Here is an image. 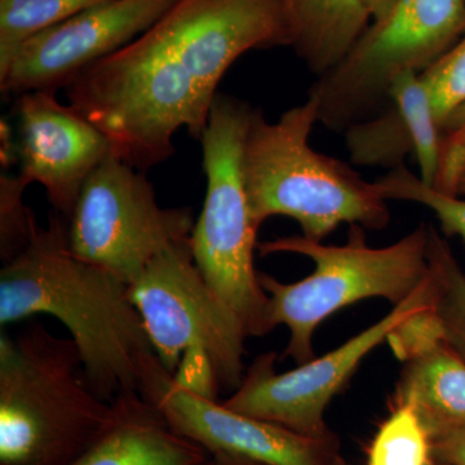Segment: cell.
Here are the masks:
<instances>
[{
    "instance_id": "1",
    "label": "cell",
    "mask_w": 465,
    "mask_h": 465,
    "mask_svg": "<svg viewBox=\"0 0 465 465\" xmlns=\"http://www.w3.org/2000/svg\"><path fill=\"white\" fill-rule=\"evenodd\" d=\"M65 217L52 213L0 271V324L35 314L57 318L72 335L85 381L100 399L145 396L171 375L155 354L130 284L70 249Z\"/></svg>"
},
{
    "instance_id": "2",
    "label": "cell",
    "mask_w": 465,
    "mask_h": 465,
    "mask_svg": "<svg viewBox=\"0 0 465 465\" xmlns=\"http://www.w3.org/2000/svg\"><path fill=\"white\" fill-rule=\"evenodd\" d=\"M115 415L85 381L72 338L42 323L0 335V465H72Z\"/></svg>"
},
{
    "instance_id": "3",
    "label": "cell",
    "mask_w": 465,
    "mask_h": 465,
    "mask_svg": "<svg viewBox=\"0 0 465 465\" xmlns=\"http://www.w3.org/2000/svg\"><path fill=\"white\" fill-rule=\"evenodd\" d=\"M318 104L308 96L277 122L253 109L243 145V174L255 225L273 216L299 223L302 235L323 242L342 224L381 231L391 222L388 201L374 183L341 159L311 146Z\"/></svg>"
},
{
    "instance_id": "4",
    "label": "cell",
    "mask_w": 465,
    "mask_h": 465,
    "mask_svg": "<svg viewBox=\"0 0 465 465\" xmlns=\"http://www.w3.org/2000/svg\"><path fill=\"white\" fill-rule=\"evenodd\" d=\"M428 225L387 247L367 244L365 228L351 225L341 246L309 240L304 235L275 238L258 243L260 255L295 253L313 262V273L295 283H283L259 272V282L269 296L273 329L283 324L290 341L281 360L298 365L313 360V336L320 324L354 302L381 298L399 305L430 278Z\"/></svg>"
},
{
    "instance_id": "5",
    "label": "cell",
    "mask_w": 465,
    "mask_h": 465,
    "mask_svg": "<svg viewBox=\"0 0 465 465\" xmlns=\"http://www.w3.org/2000/svg\"><path fill=\"white\" fill-rule=\"evenodd\" d=\"M64 88L69 105L108 137L113 154L140 171L173 157L180 128L200 140L210 114L192 79L145 34Z\"/></svg>"
},
{
    "instance_id": "6",
    "label": "cell",
    "mask_w": 465,
    "mask_h": 465,
    "mask_svg": "<svg viewBox=\"0 0 465 465\" xmlns=\"http://www.w3.org/2000/svg\"><path fill=\"white\" fill-rule=\"evenodd\" d=\"M253 108L216 94L201 136L206 200L191 235L195 264L240 321L247 338L273 329L269 296L255 269L256 234L243 174V145Z\"/></svg>"
},
{
    "instance_id": "7",
    "label": "cell",
    "mask_w": 465,
    "mask_h": 465,
    "mask_svg": "<svg viewBox=\"0 0 465 465\" xmlns=\"http://www.w3.org/2000/svg\"><path fill=\"white\" fill-rule=\"evenodd\" d=\"M130 289L155 354L177 384L211 400L219 388L240 387L247 335L195 264L191 238L162 251Z\"/></svg>"
},
{
    "instance_id": "8",
    "label": "cell",
    "mask_w": 465,
    "mask_h": 465,
    "mask_svg": "<svg viewBox=\"0 0 465 465\" xmlns=\"http://www.w3.org/2000/svg\"><path fill=\"white\" fill-rule=\"evenodd\" d=\"M464 34L465 0H397L344 60L312 85L308 96L317 101L318 122L342 134L378 114L390 105L396 76L420 74Z\"/></svg>"
},
{
    "instance_id": "9",
    "label": "cell",
    "mask_w": 465,
    "mask_h": 465,
    "mask_svg": "<svg viewBox=\"0 0 465 465\" xmlns=\"http://www.w3.org/2000/svg\"><path fill=\"white\" fill-rule=\"evenodd\" d=\"M66 223L73 252L130 286L162 251L189 240L195 225L191 208L159 206L143 171L114 154L91 174Z\"/></svg>"
},
{
    "instance_id": "10",
    "label": "cell",
    "mask_w": 465,
    "mask_h": 465,
    "mask_svg": "<svg viewBox=\"0 0 465 465\" xmlns=\"http://www.w3.org/2000/svg\"><path fill=\"white\" fill-rule=\"evenodd\" d=\"M433 286L428 278L409 299L367 327L341 347L322 357L299 365L291 371L275 370L277 353L260 354L244 372L240 387L223 405L262 420L317 440L333 439L324 420V412L333 397L342 390L376 347L387 341L401 323L416 312L432 307Z\"/></svg>"
},
{
    "instance_id": "11",
    "label": "cell",
    "mask_w": 465,
    "mask_h": 465,
    "mask_svg": "<svg viewBox=\"0 0 465 465\" xmlns=\"http://www.w3.org/2000/svg\"><path fill=\"white\" fill-rule=\"evenodd\" d=\"M143 34L192 79L208 113L242 54L291 45L286 0H177Z\"/></svg>"
},
{
    "instance_id": "12",
    "label": "cell",
    "mask_w": 465,
    "mask_h": 465,
    "mask_svg": "<svg viewBox=\"0 0 465 465\" xmlns=\"http://www.w3.org/2000/svg\"><path fill=\"white\" fill-rule=\"evenodd\" d=\"M177 0H110L36 34L0 70L5 94L56 91L115 54L163 16Z\"/></svg>"
},
{
    "instance_id": "13",
    "label": "cell",
    "mask_w": 465,
    "mask_h": 465,
    "mask_svg": "<svg viewBox=\"0 0 465 465\" xmlns=\"http://www.w3.org/2000/svg\"><path fill=\"white\" fill-rule=\"evenodd\" d=\"M17 157L20 176L38 183L54 213L69 220L84 183L113 154L112 143L96 125L56 91H35L17 97Z\"/></svg>"
},
{
    "instance_id": "14",
    "label": "cell",
    "mask_w": 465,
    "mask_h": 465,
    "mask_svg": "<svg viewBox=\"0 0 465 465\" xmlns=\"http://www.w3.org/2000/svg\"><path fill=\"white\" fill-rule=\"evenodd\" d=\"M177 433L208 454L238 455L266 465H342L338 442L311 439L282 425L232 411L170 376L143 397Z\"/></svg>"
},
{
    "instance_id": "15",
    "label": "cell",
    "mask_w": 465,
    "mask_h": 465,
    "mask_svg": "<svg viewBox=\"0 0 465 465\" xmlns=\"http://www.w3.org/2000/svg\"><path fill=\"white\" fill-rule=\"evenodd\" d=\"M390 105L344 131L345 146L357 166H402L414 155L421 182L437 185L442 136L420 74L405 72L391 82Z\"/></svg>"
},
{
    "instance_id": "16",
    "label": "cell",
    "mask_w": 465,
    "mask_h": 465,
    "mask_svg": "<svg viewBox=\"0 0 465 465\" xmlns=\"http://www.w3.org/2000/svg\"><path fill=\"white\" fill-rule=\"evenodd\" d=\"M115 415L72 465H204L210 454L182 436L139 393L116 397Z\"/></svg>"
},
{
    "instance_id": "17",
    "label": "cell",
    "mask_w": 465,
    "mask_h": 465,
    "mask_svg": "<svg viewBox=\"0 0 465 465\" xmlns=\"http://www.w3.org/2000/svg\"><path fill=\"white\" fill-rule=\"evenodd\" d=\"M394 406H410L430 437L465 428V361L445 341L403 362Z\"/></svg>"
},
{
    "instance_id": "18",
    "label": "cell",
    "mask_w": 465,
    "mask_h": 465,
    "mask_svg": "<svg viewBox=\"0 0 465 465\" xmlns=\"http://www.w3.org/2000/svg\"><path fill=\"white\" fill-rule=\"evenodd\" d=\"M291 45L313 74L339 65L372 23L363 0H286Z\"/></svg>"
},
{
    "instance_id": "19",
    "label": "cell",
    "mask_w": 465,
    "mask_h": 465,
    "mask_svg": "<svg viewBox=\"0 0 465 465\" xmlns=\"http://www.w3.org/2000/svg\"><path fill=\"white\" fill-rule=\"evenodd\" d=\"M427 258L443 341L465 361V272L445 235L432 224L428 225Z\"/></svg>"
},
{
    "instance_id": "20",
    "label": "cell",
    "mask_w": 465,
    "mask_h": 465,
    "mask_svg": "<svg viewBox=\"0 0 465 465\" xmlns=\"http://www.w3.org/2000/svg\"><path fill=\"white\" fill-rule=\"evenodd\" d=\"M110 0H0V70L27 39Z\"/></svg>"
},
{
    "instance_id": "21",
    "label": "cell",
    "mask_w": 465,
    "mask_h": 465,
    "mask_svg": "<svg viewBox=\"0 0 465 465\" xmlns=\"http://www.w3.org/2000/svg\"><path fill=\"white\" fill-rule=\"evenodd\" d=\"M432 437L410 406H394L379 428L367 465H432Z\"/></svg>"
},
{
    "instance_id": "22",
    "label": "cell",
    "mask_w": 465,
    "mask_h": 465,
    "mask_svg": "<svg viewBox=\"0 0 465 465\" xmlns=\"http://www.w3.org/2000/svg\"><path fill=\"white\" fill-rule=\"evenodd\" d=\"M374 183L385 201L412 202L430 208L439 220L440 232L446 238H460L465 244V200L461 195L446 194L428 186L403 164L379 177Z\"/></svg>"
},
{
    "instance_id": "23",
    "label": "cell",
    "mask_w": 465,
    "mask_h": 465,
    "mask_svg": "<svg viewBox=\"0 0 465 465\" xmlns=\"http://www.w3.org/2000/svg\"><path fill=\"white\" fill-rule=\"evenodd\" d=\"M440 128L465 104V34L446 54L420 73Z\"/></svg>"
},
{
    "instance_id": "24",
    "label": "cell",
    "mask_w": 465,
    "mask_h": 465,
    "mask_svg": "<svg viewBox=\"0 0 465 465\" xmlns=\"http://www.w3.org/2000/svg\"><path fill=\"white\" fill-rule=\"evenodd\" d=\"M27 186L20 174L0 177V256L5 262L26 249L38 222L23 202Z\"/></svg>"
},
{
    "instance_id": "25",
    "label": "cell",
    "mask_w": 465,
    "mask_h": 465,
    "mask_svg": "<svg viewBox=\"0 0 465 465\" xmlns=\"http://www.w3.org/2000/svg\"><path fill=\"white\" fill-rule=\"evenodd\" d=\"M443 341L442 327L432 307L416 312L388 336L394 356L402 362Z\"/></svg>"
},
{
    "instance_id": "26",
    "label": "cell",
    "mask_w": 465,
    "mask_h": 465,
    "mask_svg": "<svg viewBox=\"0 0 465 465\" xmlns=\"http://www.w3.org/2000/svg\"><path fill=\"white\" fill-rule=\"evenodd\" d=\"M440 176L434 189L458 195V183L465 170V104L449 116L440 127Z\"/></svg>"
},
{
    "instance_id": "27",
    "label": "cell",
    "mask_w": 465,
    "mask_h": 465,
    "mask_svg": "<svg viewBox=\"0 0 465 465\" xmlns=\"http://www.w3.org/2000/svg\"><path fill=\"white\" fill-rule=\"evenodd\" d=\"M434 461L465 465V428L448 430L432 439Z\"/></svg>"
},
{
    "instance_id": "28",
    "label": "cell",
    "mask_w": 465,
    "mask_h": 465,
    "mask_svg": "<svg viewBox=\"0 0 465 465\" xmlns=\"http://www.w3.org/2000/svg\"><path fill=\"white\" fill-rule=\"evenodd\" d=\"M204 465H266L259 463V461L251 460V459L238 457V455L224 454H211L207 463Z\"/></svg>"
},
{
    "instance_id": "29",
    "label": "cell",
    "mask_w": 465,
    "mask_h": 465,
    "mask_svg": "<svg viewBox=\"0 0 465 465\" xmlns=\"http://www.w3.org/2000/svg\"><path fill=\"white\" fill-rule=\"evenodd\" d=\"M363 2L371 15L372 21H376L387 16L388 12L396 5L397 0H363Z\"/></svg>"
},
{
    "instance_id": "30",
    "label": "cell",
    "mask_w": 465,
    "mask_h": 465,
    "mask_svg": "<svg viewBox=\"0 0 465 465\" xmlns=\"http://www.w3.org/2000/svg\"><path fill=\"white\" fill-rule=\"evenodd\" d=\"M458 195H465V170L461 173L458 183Z\"/></svg>"
},
{
    "instance_id": "31",
    "label": "cell",
    "mask_w": 465,
    "mask_h": 465,
    "mask_svg": "<svg viewBox=\"0 0 465 465\" xmlns=\"http://www.w3.org/2000/svg\"><path fill=\"white\" fill-rule=\"evenodd\" d=\"M432 465H449V464L440 463V461H433Z\"/></svg>"
}]
</instances>
